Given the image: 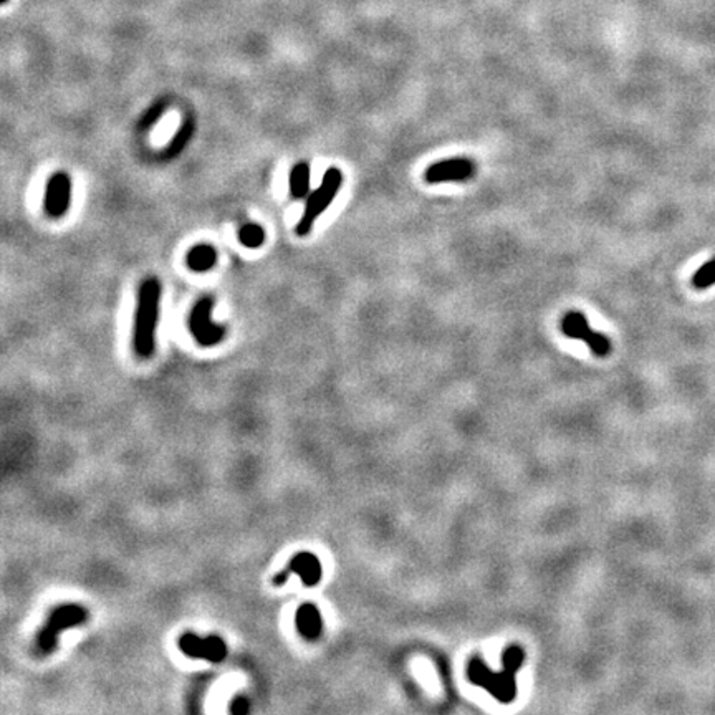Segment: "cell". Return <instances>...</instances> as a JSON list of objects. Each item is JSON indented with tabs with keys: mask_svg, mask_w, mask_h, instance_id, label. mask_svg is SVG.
I'll return each instance as SVG.
<instances>
[{
	"mask_svg": "<svg viewBox=\"0 0 715 715\" xmlns=\"http://www.w3.org/2000/svg\"><path fill=\"white\" fill-rule=\"evenodd\" d=\"M525 651L521 646L512 644L502 654V671L488 669L481 657H472L467 666V677L475 685H481L498 702L510 704L517 697V672L524 664Z\"/></svg>",
	"mask_w": 715,
	"mask_h": 715,
	"instance_id": "1",
	"label": "cell"
},
{
	"mask_svg": "<svg viewBox=\"0 0 715 715\" xmlns=\"http://www.w3.org/2000/svg\"><path fill=\"white\" fill-rule=\"evenodd\" d=\"M161 295V281L154 277H149L141 284L133 330V348L139 358H149L154 353Z\"/></svg>",
	"mask_w": 715,
	"mask_h": 715,
	"instance_id": "2",
	"label": "cell"
},
{
	"mask_svg": "<svg viewBox=\"0 0 715 715\" xmlns=\"http://www.w3.org/2000/svg\"><path fill=\"white\" fill-rule=\"evenodd\" d=\"M88 609L82 605H58L50 611L44 628L35 638V649L40 656H50L58 646V636L62 631L77 628L88 621Z\"/></svg>",
	"mask_w": 715,
	"mask_h": 715,
	"instance_id": "3",
	"label": "cell"
},
{
	"mask_svg": "<svg viewBox=\"0 0 715 715\" xmlns=\"http://www.w3.org/2000/svg\"><path fill=\"white\" fill-rule=\"evenodd\" d=\"M341 184L343 174L340 169L330 167L324 172L322 186L308 196L307 205H305V213L302 215V219L298 220V224H296V234H298L300 237H305V235L310 234L315 220H317L319 215L328 209V205L335 201Z\"/></svg>",
	"mask_w": 715,
	"mask_h": 715,
	"instance_id": "4",
	"label": "cell"
},
{
	"mask_svg": "<svg viewBox=\"0 0 715 715\" xmlns=\"http://www.w3.org/2000/svg\"><path fill=\"white\" fill-rule=\"evenodd\" d=\"M562 331L564 336L585 341L593 355L600 358L608 356L613 350L609 338L605 336L603 333L591 330L586 317L580 312H568L564 315L562 319Z\"/></svg>",
	"mask_w": 715,
	"mask_h": 715,
	"instance_id": "5",
	"label": "cell"
},
{
	"mask_svg": "<svg viewBox=\"0 0 715 715\" xmlns=\"http://www.w3.org/2000/svg\"><path fill=\"white\" fill-rule=\"evenodd\" d=\"M213 300L210 298H202L196 303V307L192 308L191 318H189V328L192 336L196 338V341L199 343L201 346H215L219 345L220 341L224 340L225 330L220 324H215L210 318L213 315Z\"/></svg>",
	"mask_w": 715,
	"mask_h": 715,
	"instance_id": "6",
	"label": "cell"
},
{
	"mask_svg": "<svg viewBox=\"0 0 715 715\" xmlns=\"http://www.w3.org/2000/svg\"><path fill=\"white\" fill-rule=\"evenodd\" d=\"M179 649L192 659H204L219 664L227 657L229 649L227 643L217 634H210L207 638H201L194 633H184L179 638Z\"/></svg>",
	"mask_w": 715,
	"mask_h": 715,
	"instance_id": "7",
	"label": "cell"
},
{
	"mask_svg": "<svg viewBox=\"0 0 715 715\" xmlns=\"http://www.w3.org/2000/svg\"><path fill=\"white\" fill-rule=\"evenodd\" d=\"M291 573L300 576L303 586L313 588V586H317L319 581H322L323 567H322V562H319V558L315 553L298 552L290 558V562L286 563V567L284 568V570H281L279 575L274 578V585L275 586L285 585Z\"/></svg>",
	"mask_w": 715,
	"mask_h": 715,
	"instance_id": "8",
	"label": "cell"
},
{
	"mask_svg": "<svg viewBox=\"0 0 715 715\" xmlns=\"http://www.w3.org/2000/svg\"><path fill=\"white\" fill-rule=\"evenodd\" d=\"M475 164L469 158H450L431 164L426 169L424 179L427 184L441 182H467L475 176Z\"/></svg>",
	"mask_w": 715,
	"mask_h": 715,
	"instance_id": "9",
	"label": "cell"
},
{
	"mask_svg": "<svg viewBox=\"0 0 715 715\" xmlns=\"http://www.w3.org/2000/svg\"><path fill=\"white\" fill-rule=\"evenodd\" d=\"M72 205V179L67 172H56L50 177L45 191V210L50 217L58 219Z\"/></svg>",
	"mask_w": 715,
	"mask_h": 715,
	"instance_id": "10",
	"label": "cell"
},
{
	"mask_svg": "<svg viewBox=\"0 0 715 715\" xmlns=\"http://www.w3.org/2000/svg\"><path fill=\"white\" fill-rule=\"evenodd\" d=\"M295 626L300 636L307 641H318L323 633V618L313 603H305L296 609Z\"/></svg>",
	"mask_w": 715,
	"mask_h": 715,
	"instance_id": "11",
	"label": "cell"
},
{
	"mask_svg": "<svg viewBox=\"0 0 715 715\" xmlns=\"http://www.w3.org/2000/svg\"><path fill=\"white\" fill-rule=\"evenodd\" d=\"M217 262V252L210 246H196L187 253V265L194 272L210 270Z\"/></svg>",
	"mask_w": 715,
	"mask_h": 715,
	"instance_id": "12",
	"label": "cell"
},
{
	"mask_svg": "<svg viewBox=\"0 0 715 715\" xmlns=\"http://www.w3.org/2000/svg\"><path fill=\"white\" fill-rule=\"evenodd\" d=\"M290 192L295 199H302L310 192V166L300 163L290 171Z\"/></svg>",
	"mask_w": 715,
	"mask_h": 715,
	"instance_id": "13",
	"label": "cell"
},
{
	"mask_svg": "<svg viewBox=\"0 0 715 715\" xmlns=\"http://www.w3.org/2000/svg\"><path fill=\"white\" fill-rule=\"evenodd\" d=\"M239 241L248 248H258L265 242V230L258 224H246L239 230Z\"/></svg>",
	"mask_w": 715,
	"mask_h": 715,
	"instance_id": "14",
	"label": "cell"
},
{
	"mask_svg": "<svg viewBox=\"0 0 715 715\" xmlns=\"http://www.w3.org/2000/svg\"><path fill=\"white\" fill-rule=\"evenodd\" d=\"M692 285L697 290H707L715 285V258L705 262L692 277Z\"/></svg>",
	"mask_w": 715,
	"mask_h": 715,
	"instance_id": "15",
	"label": "cell"
},
{
	"mask_svg": "<svg viewBox=\"0 0 715 715\" xmlns=\"http://www.w3.org/2000/svg\"><path fill=\"white\" fill-rule=\"evenodd\" d=\"M192 129H194V126H192V121L187 120L184 125L181 126V129L177 131V134L174 136V139L169 143V148H167V154L169 156H176L177 153L182 151V148L187 144V141H189L191 134H192Z\"/></svg>",
	"mask_w": 715,
	"mask_h": 715,
	"instance_id": "16",
	"label": "cell"
},
{
	"mask_svg": "<svg viewBox=\"0 0 715 715\" xmlns=\"http://www.w3.org/2000/svg\"><path fill=\"white\" fill-rule=\"evenodd\" d=\"M164 110H166V103H156L151 110H149L146 115L143 116V121H141V128H151V126L156 123V121L159 120V118L163 116Z\"/></svg>",
	"mask_w": 715,
	"mask_h": 715,
	"instance_id": "17",
	"label": "cell"
},
{
	"mask_svg": "<svg viewBox=\"0 0 715 715\" xmlns=\"http://www.w3.org/2000/svg\"><path fill=\"white\" fill-rule=\"evenodd\" d=\"M230 712H234V714H246V712H248L247 699L242 697V695L235 697L234 702L230 704Z\"/></svg>",
	"mask_w": 715,
	"mask_h": 715,
	"instance_id": "18",
	"label": "cell"
}]
</instances>
